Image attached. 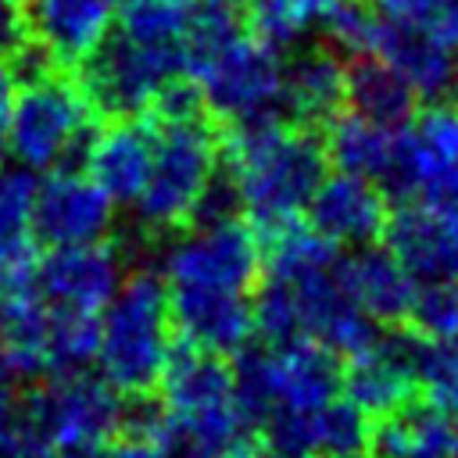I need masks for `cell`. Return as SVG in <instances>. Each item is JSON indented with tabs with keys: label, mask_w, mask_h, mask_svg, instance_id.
I'll list each match as a JSON object with an SVG mask.
<instances>
[{
	"label": "cell",
	"mask_w": 458,
	"mask_h": 458,
	"mask_svg": "<svg viewBox=\"0 0 458 458\" xmlns=\"http://www.w3.org/2000/svg\"><path fill=\"white\" fill-rule=\"evenodd\" d=\"M336 261V247L311 225L293 222L276 229L272 250L261 258L265 283L250 301L254 333L268 344L311 340L333 354L358 351L376 333V322L347 297Z\"/></svg>",
	"instance_id": "1"
},
{
	"label": "cell",
	"mask_w": 458,
	"mask_h": 458,
	"mask_svg": "<svg viewBox=\"0 0 458 458\" xmlns=\"http://www.w3.org/2000/svg\"><path fill=\"white\" fill-rule=\"evenodd\" d=\"M229 197L254 229L293 225L326 175L322 143L276 114L236 125L229 150Z\"/></svg>",
	"instance_id": "2"
},
{
	"label": "cell",
	"mask_w": 458,
	"mask_h": 458,
	"mask_svg": "<svg viewBox=\"0 0 458 458\" xmlns=\"http://www.w3.org/2000/svg\"><path fill=\"white\" fill-rule=\"evenodd\" d=\"M233 197L218 182L200 211L175 229L161 250L168 293H250L261 276V243L247 218L233 215Z\"/></svg>",
	"instance_id": "3"
},
{
	"label": "cell",
	"mask_w": 458,
	"mask_h": 458,
	"mask_svg": "<svg viewBox=\"0 0 458 458\" xmlns=\"http://www.w3.org/2000/svg\"><path fill=\"white\" fill-rule=\"evenodd\" d=\"M97 369L122 397H147L172 351L175 329L168 311V290L157 272H132L118 283L111 301L97 315Z\"/></svg>",
	"instance_id": "4"
},
{
	"label": "cell",
	"mask_w": 458,
	"mask_h": 458,
	"mask_svg": "<svg viewBox=\"0 0 458 458\" xmlns=\"http://www.w3.org/2000/svg\"><path fill=\"white\" fill-rule=\"evenodd\" d=\"M125 426V397L100 376H47L43 383L14 394L7 440L0 454L25 447H54L82 454Z\"/></svg>",
	"instance_id": "5"
},
{
	"label": "cell",
	"mask_w": 458,
	"mask_h": 458,
	"mask_svg": "<svg viewBox=\"0 0 458 458\" xmlns=\"http://www.w3.org/2000/svg\"><path fill=\"white\" fill-rule=\"evenodd\" d=\"M218 182V143L200 114L161 118L154 129V157L140 197L136 222L147 233L182 229Z\"/></svg>",
	"instance_id": "6"
},
{
	"label": "cell",
	"mask_w": 458,
	"mask_h": 458,
	"mask_svg": "<svg viewBox=\"0 0 458 458\" xmlns=\"http://www.w3.org/2000/svg\"><path fill=\"white\" fill-rule=\"evenodd\" d=\"M93 136V107L79 82L54 68L14 86L7 107V150L25 168H72Z\"/></svg>",
	"instance_id": "7"
},
{
	"label": "cell",
	"mask_w": 458,
	"mask_h": 458,
	"mask_svg": "<svg viewBox=\"0 0 458 458\" xmlns=\"http://www.w3.org/2000/svg\"><path fill=\"white\" fill-rule=\"evenodd\" d=\"M233 386L250 422L261 426L272 415L311 411L340 397V365L333 351L311 340L243 347L233 369Z\"/></svg>",
	"instance_id": "8"
},
{
	"label": "cell",
	"mask_w": 458,
	"mask_h": 458,
	"mask_svg": "<svg viewBox=\"0 0 458 458\" xmlns=\"http://www.w3.org/2000/svg\"><path fill=\"white\" fill-rule=\"evenodd\" d=\"M186 79L204 111L236 125L268 118L283 107V57L261 36L243 32V25L193 54Z\"/></svg>",
	"instance_id": "9"
},
{
	"label": "cell",
	"mask_w": 458,
	"mask_h": 458,
	"mask_svg": "<svg viewBox=\"0 0 458 458\" xmlns=\"http://www.w3.org/2000/svg\"><path fill=\"white\" fill-rule=\"evenodd\" d=\"M75 82L93 107V114L104 118H140L154 107L157 93L186 75V61L172 50L150 47L118 25L97 43V50L75 68Z\"/></svg>",
	"instance_id": "10"
},
{
	"label": "cell",
	"mask_w": 458,
	"mask_h": 458,
	"mask_svg": "<svg viewBox=\"0 0 458 458\" xmlns=\"http://www.w3.org/2000/svg\"><path fill=\"white\" fill-rule=\"evenodd\" d=\"M114 222L111 197L79 168H54L43 182H36L29 229L43 247H72L104 240Z\"/></svg>",
	"instance_id": "11"
},
{
	"label": "cell",
	"mask_w": 458,
	"mask_h": 458,
	"mask_svg": "<svg viewBox=\"0 0 458 458\" xmlns=\"http://www.w3.org/2000/svg\"><path fill=\"white\" fill-rule=\"evenodd\" d=\"M32 279L50 308L100 315V308L125 279V254L107 240L50 247V254L36 258Z\"/></svg>",
	"instance_id": "12"
},
{
	"label": "cell",
	"mask_w": 458,
	"mask_h": 458,
	"mask_svg": "<svg viewBox=\"0 0 458 458\" xmlns=\"http://www.w3.org/2000/svg\"><path fill=\"white\" fill-rule=\"evenodd\" d=\"M369 419L340 394L322 408L261 422L268 458H358L369 447Z\"/></svg>",
	"instance_id": "13"
},
{
	"label": "cell",
	"mask_w": 458,
	"mask_h": 458,
	"mask_svg": "<svg viewBox=\"0 0 458 458\" xmlns=\"http://www.w3.org/2000/svg\"><path fill=\"white\" fill-rule=\"evenodd\" d=\"M415 390V344L401 336H369L340 369V394L365 415L383 419L408 404Z\"/></svg>",
	"instance_id": "14"
},
{
	"label": "cell",
	"mask_w": 458,
	"mask_h": 458,
	"mask_svg": "<svg viewBox=\"0 0 458 458\" xmlns=\"http://www.w3.org/2000/svg\"><path fill=\"white\" fill-rule=\"evenodd\" d=\"M304 215H308V225L318 236H326L333 247L376 243L386 229V218H390L386 197L379 193V182L351 175V172L322 175Z\"/></svg>",
	"instance_id": "15"
},
{
	"label": "cell",
	"mask_w": 458,
	"mask_h": 458,
	"mask_svg": "<svg viewBox=\"0 0 458 458\" xmlns=\"http://www.w3.org/2000/svg\"><path fill=\"white\" fill-rule=\"evenodd\" d=\"M29 36L64 72H75L111 32L118 0H21Z\"/></svg>",
	"instance_id": "16"
},
{
	"label": "cell",
	"mask_w": 458,
	"mask_h": 458,
	"mask_svg": "<svg viewBox=\"0 0 458 458\" xmlns=\"http://www.w3.org/2000/svg\"><path fill=\"white\" fill-rule=\"evenodd\" d=\"M458 168V104H444L440 97L411 111L397 125V161L390 186L415 193L429 179Z\"/></svg>",
	"instance_id": "17"
},
{
	"label": "cell",
	"mask_w": 458,
	"mask_h": 458,
	"mask_svg": "<svg viewBox=\"0 0 458 458\" xmlns=\"http://www.w3.org/2000/svg\"><path fill=\"white\" fill-rule=\"evenodd\" d=\"M154 157V129L140 118H111L107 129L93 132L82 154L86 175L111 197V204H132L147 182Z\"/></svg>",
	"instance_id": "18"
},
{
	"label": "cell",
	"mask_w": 458,
	"mask_h": 458,
	"mask_svg": "<svg viewBox=\"0 0 458 458\" xmlns=\"http://www.w3.org/2000/svg\"><path fill=\"white\" fill-rule=\"evenodd\" d=\"M340 283L347 290V297L358 304V311L369 322H401L411 311L419 279L397 261V254L390 247H354V254L336 261Z\"/></svg>",
	"instance_id": "19"
},
{
	"label": "cell",
	"mask_w": 458,
	"mask_h": 458,
	"mask_svg": "<svg viewBox=\"0 0 458 458\" xmlns=\"http://www.w3.org/2000/svg\"><path fill=\"white\" fill-rule=\"evenodd\" d=\"M172 329L186 347L208 354H240L254 336L250 293H168Z\"/></svg>",
	"instance_id": "20"
},
{
	"label": "cell",
	"mask_w": 458,
	"mask_h": 458,
	"mask_svg": "<svg viewBox=\"0 0 458 458\" xmlns=\"http://www.w3.org/2000/svg\"><path fill=\"white\" fill-rule=\"evenodd\" d=\"M386 247L419 279H458V225L433 215L422 204H408L397 218H386Z\"/></svg>",
	"instance_id": "21"
},
{
	"label": "cell",
	"mask_w": 458,
	"mask_h": 458,
	"mask_svg": "<svg viewBox=\"0 0 458 458\" xmlns=\"http://www.w3.org/2000/svg\"><path fill=\"white\" fill-rule=\"evenodd\" d=\"M283 104L304 125L329 122L347 104V64L340 54L311 47L283 61Z\"/></svg>",
	"instance_id": "22"
},
{
	"label": "cell",
	"mask_w": 458,
	"mask_h": 458,
	"mask_svg": "<svg viewBox=\"0 0 458 458\" xmlns=\"http://www.w3.org/2000/svg\"><path fill=\"white\" fill-rule=\"evenodd\" d=\"M372 54L383 57L390 68H397L415 97L437 100L444 89H451V43H444L422 29L397 25V21L383 18Z\"/></svg>",
	"instance_id": "23"
},
{
	"label": "cell",
	"mask_w": 458,
	"mask_h": 458,
	"mask_svg": "<svg viewBox=\"0 0 458 458\" xmlns=\"http://www.w3.org/2000/svg\"><path fill=\"white\" fill-rule=\"evenodd\" d=\"M322 150L326 161L336 165V172L390 182L397 161V125H383L358 111H340L329 118V136Z\"/></svg>",
	"instance_id": "24"
},
{
	"label": "cell",
	"mask_w": 458,
	"mask_h": 458,
	"mask_svg": "<svg viewBox=\"0 0 458 458\" xmlns=\"http://www.w3.org/2000/svg\"><path fill=\"white\" fill-rule=\"evenodd\" d=\"M376 458H458V419L426 404L397 408L369 429Z\"/></svg>",
	"instance_id": "25"
},
{
	"label": "cell",
	"mask_w": 458,
	"mask_h": 458,
	"mask_svg": "<svg viewBox=\"0 0 458 458\" xmlns=\"http://www.w3.org/2000/svg\"><path fill=\"white\" fill-rule=\"evenodd\" d=\"M50 304L32 283L0 290V344L18 372V379L43 376V347H47Z\"/></svg>",
	"instance_id": "26"
},
{
	"label": "cell",
	"mask_w": 458,
	"mask_h": 458,
	"mask_svg": "<svg viewBox=\"0 0 458 458\" xmlns=\"http://www.w3.org/2000/svg\"><path fill=\"white\" fill-rule=\"evenodd\" d=\"M415 100L419 97L401 79V72L376 54H361L347 68V104L365 118H376L383 125H401L415 111Z\"/></svg>",
	"instance_id": "27"
},
{
	"label": "cell",
	"mask_w": 458,
	"mask_h": 458,
	"mask_svg": "<svg viewBox=\"0 0 458 458\" xmlns=\"http://www.w3.org/2000/svg\"><path fill=\"white\" fill-rule=\"evenodd\" d=\"M97 315L50 308L47 347H43V376H75L86 372L97 358Z\"/></svg>",
	"instance_id": "28"
},
{
	"label": "cell",
	"mask_w": 458,
	"mask_h": 458,
	"mask_svg": "<svg viewBox=\"0 0 458 458\" xmlns=\"http://www.w3.org/2000/svg\"><path fill=\"white\" fill-rule=\"evenodd\" d=\"M250 4H254L250 11L254 36H261L279 50L304 39L311 25H322V18L347 0H250Z\"/></svg>",
	"instance_id": "29"
},
{
	"label": "cell",
	"mask_w": 458,
	"mask_h": 458,
	"mask_svg": "<svg viewBox=\"0 0 458 458\" xmlns=\"http://www.w3.org/2000/svg\"><path fill=\"white\" fill-rule=\"evenodd\" d=\"M415 386L426 390L433 408L458 419V344H415Z\"/></svg>",
	"instance_id": "30"
},
{
	"label": "cell",
	"mask_w": 458,
	"mask_h": 458,
	"mask_svg": "<svg viewBox=\"0 0 458 458\" xmlns=\"http://www.w3.org/2000/svg\"><path fill=\"white\" fill-rule=\"evenodd\" d=\"M408 318L426 340L458 344V279H429L419 283Z\"/></svg>",
	"instance_id": "31"
},
{
	"label": "cell",
	"mask_w": 458,
	"mask_h": 458,
	"mask_svg": "<svg viewBox=\"0 0 458 458\" xmlns=\"http://www.w3.org/2000/svg\"><path fill=\"white\" fill-rule=\"evenodd\" d=\"M372 7L386 21L422 29L444 43L458 39V0H372Z\"/></svg>",
	"instance_id": "32"
},
{
	"label": "cell",
	"mask_w": 458,
	"mask_h": 458,
	"mask_svg": "<svg viewBox=\"0 0 458 458\" xmlns=\"http://www.w3.org/2000/svg\"><path fill=\"white\" fill-rule=\"evenodd\" d=\"M379 21H383V14H379L376 7H365V4L347 0V4H340L336 11H329V14L322 18V29L329 32L333 47H340V50L361 57V54H372Z\"/></svg>",
	"instance_id": "33"
},
{
	"label": "cell",
	"mask_w": 458,
	"mask_h": 458,
	"mask_svg": "<svg viewBox=\"0 0 458 458\" xmlns=\"http://www.w3.org/2000/svg\"><path fill=\"white\" fill-rule=\"evenodd\" d=\"M36 175L25 165H0V236L25 233L36 197Z\"/></svg>",
	"instance_id": "34"
},
{
	"label": "cell",
	"mask_w": 458,
	"mask_h": 458,
	"mask_svg": "<svg viewBox=\"0 0 458 458\" xmlns=\"http://www.w3.org/2000/svg\"><path fill=\"white\" fill-rule=\"evenodd\" d=\"M36 276V240L25 233L0 236V290L32 283Z\"/></svg>",
	"instance_id": "35"
},
{
	"label": "cell",
	"mask_w": 458,
	"mask_h": 458,
	"mask_svg": "<svg viewBox=\"0 0 458 458\" xmlns=\"http://www.w3.org/2000/svg\"><path fill=\"white\" fill-rule=\"evenodd\" d=\"M411 197H415V204H422V208H429L433 215H440V218H447L451 225H458V168H451V172L429 179V182H426L422 190H415Z\"/></svg>",
	"instance_id": "36"
},
{
	"label": "cell",
	"mask_w": 458,
	"mask_h": 458,
	"mask_svg": "<svg viewBox=\"0 0 458 458\" xmlns=\"http://www.w3.org/2000/svg\"><path fill=\"white\" fill-rule=\"evenodd\" d=\"M29 39L25 29V4L21 0H0V57H7L18 43Z\"/></svg>",
	"instance_id": "37"
},
{
	"label": "cell",
	"mask_w": 458,
	"mask_h": 458,
	"mask_svg": "<svg viewBox=\"0 0 458 458\" xmlns=\"http://www.w3.org/2000/svg\"><path fill=\"white\" fill-rule=\"evenodd\" d=\"M75 458H157V451L147 440L125 433V437H111V440H104V444H97Z\"/></svg>",
	"instance_id": "38"
},
{
	"label": "cell",
	"mask_w": 458,
	"mask_h": 458,
	"mask_svg": "<svg viewBox=\"0 0 458 458\" xmlns=\"http://www.w3.org/2000/svg\"><path fill=\"white\" fill-rule=\"evenodd\" d=\"M11 93H14V82H11L7 64L0 57V157L7 150V107H11Z\"/></svg>",
	"instance_id": "39"
},
{
	"label": "cell",
	"mask_w": 458,
	"mask_h": 458,
	"mask_svg": "<svg viewBox=\"0 0 458 458\" xmlns=\"http://www.w3.org/2000/svg\"><path fill=\"white\" fill-rule=\"evenodd\" d=\"M11 404H14V390H4V386H0V451H4V440H7V422H11Z\"/></svg>",
	"instance_id": "40"
},
{
	"label": "cell",
	"mask_w": 458,
	"mask_h": 458,
	"mask_svg": "<svg viewBox=\"0 0 458 458\" xmlns=\"http://www.w3.org/2000/svg\"><path fill=\"white\" fill-rule=\"evenodd\" d=\"M4 458H75V454H64V451H54V447H25V451H11Z\"/></svg>",
	"instance_id": "41"
},
{
	"label": "cell",
	"mask_w": 458,
	"mask_h": 458,
	"mask_svg": "<svg viewBox=\"0 0 458 458\" xmlns=\"http://www.w3.org/2000/svg\"><path fill=\"white\" fill-rule=\"evenodd\" d=\"M451 47H454V54H451V86L458 89V39H454Z\"/></svg>",
	"instance_id": "42"
},
{
	"label": "cell",
	"mask_w": 458,
	"mask_h": 458,
	"mask_svg": "<svg viewBox=\"0 0 458 458\" xmlns=\"http://www.w3.org/2000/svg\"><path fill=\"white\" fill-rule=\"evenodd\" d=\"M233 4H247V0H233Z\"/></svg>",
	"instance_id": "43"
},
{
	"label": "cell",
	"mask_w": 458,
	"mask_h": 458,
	"mask_svg": "<svg viewBox=\"0 0 458 458\" xmlns=\"http://www.w3.org/2000/svg\"><path fill=\"white\" fill-rule=\"evenodd\" d=\"M118 4H122V0H118Z\"/></svg>",
	"instance_id": "44"
}]
</instances>
